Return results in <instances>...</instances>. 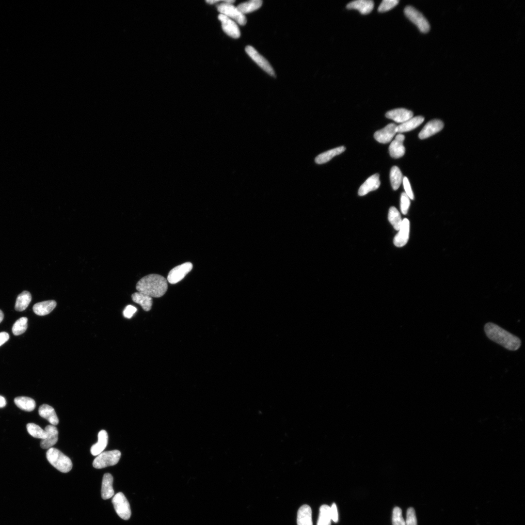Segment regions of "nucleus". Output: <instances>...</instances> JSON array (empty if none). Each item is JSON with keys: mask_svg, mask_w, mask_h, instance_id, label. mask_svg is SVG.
Instances as JSON below:
<instances>
[{"mask_svg": "<svg viewBox=\"0 0 525 525\" xmlns=\"http://www.w3.org/2000/svg\"><path fill=\"white\" fill-rule=\"evenodd\" d=\"M484 331L490 339L510 351H516L521 346V341L518 337L493 323L486 324Z\"/></svg>", "mask_w": 525, "mask_h": 525, "instance_id": "f257e3e1", "label": "nucleus"}, {"mask_svg": "<svg viewBox=\"0 0 525 525\" xmlns=\"http://www.w3.org/2000/svg\"><path fill=\"white\" fill-rule=\"evenodd\" d=\"M136 288L138 292L152 298H159L163 296L167 290V281L161 275L150 274L139 280Z\"/></svg>", "mask_w": 525, "mask_h": 525, "instance_id": "f03ea898", "label": "nucleus"}, {"mask_svg": "<svg viewBox=\"0 0 525 525\" xmlns=\"http://www.w3.org/2000/svg\"><path fill=\"white\" fill-rule=\"evenodd\" d=\"M47 458L49 463L61 472H70L73 467L71 459L59 450L51 447L47 452Z\"/></svg>", "mask_w": 525, "mask_h": 525, "instance_id": "7ed1b4c3", "label": "nucleus"}, {"mask_svg": "<svg viewBox=\"0 0 525 525\" xmlns=\"http://www.w3.org/2000/svg\"><path fill=\"white\" fill-rule=\"evenodd\" d=\"M121 456L119 450H114L103 452L95 459L93 466L96 469H102L117 464Z\"/></svg>", "mask_w": 525, "mask_h": 525, "instance_id": "20e7f679", "label": "nucleus"}, {"mask_svg": "<svg viewBox=\"0 0 525 525\" xmlns=\"http://www.w3.org/2000/svg\"><path fill=\"white\" fill-rule=\"evenodd\" d=\"M217 8L221 15L234 20L241 26L246 25L247 22L246 16L233 4L227 3L226 1H223Z\"/></svg>", "mask_w": 525, "mask_h": 525, "instance_id": "39448f33", "label": "nucleus"}, {"mask_svg": "<svg viewBox=\"0 0 525 525\" xmlns=\"http://www.w3.org/2000/svg\"><path fill=\"white\" fill-rule=\"evenodd\" d=\"M406 17L423 33H428L430 30V25L425 16L418 11L412 6L407 7L404 10Z\"/></svg>", "mask_w": 525, "mask_h": 525, "instance_id": "423d86ee", "label": "nucleus"}, {"mask_svg": "<svg viewBox=\"0 0 525 525\" xmlns=\"http://www.w3.org/2000/svg\"><path fill=\"white\" fill-rule=\"evenodd\" d=\"M116 512L122 519L128 520L131 514L130 505L125 495L121 492L116 494L112 499Z\"/></svg>", "mask_w": 525, "mask_h": 525, "instance_id": "0eeeda50", "label": "nucleus"}, {"mask_svg": "<svg viewBox=\"0 0 525 525\" xmlns=\"http://www.w3.org/2000/svg\"><path fill=\"white\" fill-rule=\"evenodd\" d=\"M245 51L248 56L264 71L272 77H275V71L270 63L252 46H247Z\"/></svg>", "mask_w": 525, "mask_h": 525, "instance_id": "6e6552de", "label": "nucleus"}, {"mask_svg": "<svg viewBox=\"0 0 525 525\" xmlns=\"http://www.w3.org/2000/svg\"><path fill=\"white\" fill-rule=\"evenodd\" d=\"M192 269L193 265L191 262H187L174 268L168 275V282L171 284L178 283L183 280Z\"/></svg>", "mask_w": 525, "mask_h": 525, "instance_id": "1a4fd4ad", "label": "nucleus"}, {"mask_svg": "<svg viewBox=\"0 0 525 525\" xmlns=\"http://www.w3.org/2000/svg\"><path fill=\"white\" fill-rule=\"evenodd\" d=\"M219 19L222 23L223 30L227 35L234 39L240 38V31L235 21L221 14Z\"/></svg>", "mask_w": 525, "mask_h": 525, "instance_id": "9d476101", "label": "nucleus"}, {"mask_svg": "<svg viewBox=\"0 0 525 525\" xmlns=\"http://www.w3.org/2000/svg\"><path fill=\"white\" fill-rule=\"evenodd\" d=\"M397 133V126L390 124L383 129L377 131L374 135L375 139L382 143L390 142Z\"/></svg>", "mask_w": 525, "mask_h": 525, "instance_id": "9b49d317", "label": "nucleus"}, {"mask_svg": "<svg viewBox=\"0 0 525 525\" xmlns=\"http://www.w3.org/2000/svg\"><path fill=\"white\" fill-rule=\"evenodd\" d=\"M444 126L443 122L440 120H431L425 125L419 133V137L421 139L428 138L440 131Z\"/></svg>", "mask_w": 525, "mask_h": 525, "instance_id": "f8f14e48", "label": "nucleus"}, {"mask_svg": "<svg viewBox=\"0 0 525 525\" xmlns=\"http://www.w3.org/2000/svg\"><path fill=\"white\" fill-rule=\"evenodd\" d=\"M410 231V221L405 219L402 221L399 232L394 239V244L397 247H402L406 245L409 239Z\"/></svg>", "mask_w": 525, "mask_h": 525, "instance_id": "ddd939ff", "label": "nucleus"}, {"mask_svg": "<svg viewBox=\"0 0 525 525\" xmlns=\"http://www.w3.org/2000/svg\"><path fill=\"white\" fill-rule=\"evenodd\" d=\"M405 139L404 135L399 134L392 142L389 147V152L392 157L398 159L405 155V147L403 145Z\"/></svg>", "mask_w": 525, "mask_h": 525, "instance_id": "4468645a", "label": "nucleus"}, {"mask_svg": "<svg viewBox=\"0 0 525 525\" xmlns=\"http://www.w3.org/2000/svg\"><path fill=\"white\" fill-rule=\"evenodd\" d=\"M387 118L393 120L399 123H403L414 116V113L404 108L396 109L391 110L386 114Z\"/></svg>", "mask_w": 525, "mask_h": 525, "instance_id": "2eb2a0df", "label": "nucleus"}, {"mask_svg": "<svg viewBox=\"0 0 525 525\" xmlns=\"http://www.w3.org/2000/svg\"><path fill=\"white\" fill-rule=\"evenodd\" d=\"M374 8V3L371 0H357L349 3L347 8L349 10H356L363 15L371 13Z\"/></svg>", "mask_w": 525, "mask_h": 525, "instance_id": "dca6fc26", "label": "nucleus"}, {"mask_svg": "<svg viewBox=\"0 0 525 525\" xmlns=\"http://www.w3.org/2000/svg\"><path fill=\"white\" fill-rule=\"evenodd\" d=\"M45 431L47 433V437L45 439L42 440L40 445L43 449H49L57 443L59 432L57 428L53 425L46 427Z\"/></svg>", "mask_w": 525, "mask_h": 525, "instance_id": "f3484780", "label": "nucleus"}, {"mask_svg": "<svg viewBox=\"0 0 525 525\" xmlns=\"http://www.w3.org/2000/svg\"><path fill=\"white\" fill-rule=\"evenodd\" d=\"M381 186L380 175L376 174L369 177L360 187L359 195L364 196L369 192L378 190Z\"/></svg>", "mask_w": 525, "mask_h": 525, "instance_id": "a211bd4d", "label": "nucleus"}, {"mask_svg": "<svg viewBox=\"0 0 525 525\" xmlns=\"http://www.w3.org/2000/svg\"><path fill=\"white\" fill-rule=\"evenodd\" d=\"M113 478L109 473L104 474L102 483L101 495L103 499L111 498L114 494L113 489Z\"/></svg>", "mask_w": 525, "mask_h": 525, "instance_id": "6ab92c4d", "label": "nucleus"}, {"mask_svg": "<svg viewBox=\"0 0 525 525\" xmlns=\"http://www.w3.org/2000/svg\"><path fill=\"white\" fill-rule=\"evenodd\" d=\"M298 525H313L312 509L307 505H303L300 508L297 513Z\"/></svg>", "mask_w": 525, "mask_h": 525, "instance_id": "aec40b11", "label": "nucleus"}, {"mask_svg": "<svg viewBox=\"0 0 525 525\" xmlns=\"http://www.w3.org/2000/svg\"><path fill=\"white\" fill-rule=\"evenodd\" d=\"M98 442L94 445L91 448V454L97 456L103 452L108 443V434L106 431L101 430L98 435Z\"/></svg>", "mask_w": 525, "mask_h": 525, "instance_id": "412c9836", "label": "nucleus"}, {"mask_svg": "<svg viewBox=\"0 0 525 525\" xmlns=\"http://www.w3.org/2000/svg\"><path fill=\"white\" fill-rule=\"evenodd\" d=\"M39 414L42 417L47 420L53 426L57 425L59 423V420L55 410L48 405H42L39 408Z\"/></svg>", "mask_w": 525, "mask_h": 525, "instance_id": "4be33fe9", "label": "nucleus"}, {"mask_svg": "<svg viewBox=\"0 0 525 525\" xmlns=\"http://www.w3.org/2000/svg\"><path fill=\"white\" fill-rule=\"evenodd\" d=\"M57 302L54 300H49L35 304L33 310L39 316H45L50 314L56 307Z\"/></svg>", "mask_w": 525, "mask_h": 525, "instance_id": "5701e85b", "label": "nucleus"}, {"mask_svg": "<svg viewBox=\"0 0 525 525\" xmlns=\"http://www.w3.org/2000/svg\"><path fill=\"white\" fill-rule=\"evenodd\" d=\"M424 119V118L421 116L413 117L397 126V132L403 133L411 131L422 124Z\"/></svg>", "mask_w": 525, "mask_h": 525, "instance_id": "b1692460", "label": "nucleus"}, {"mask_svg": "<svg viewBox=\"0 0 525 525\" xmlns=\"http://www.w3.org/2000/svg\"><path fill=\"white\" fill-rule=\"evenodd\" d=\"M346 150L343 146L336 147L318 155L315 158V162L321 164L330 161L333 158L343 153Z\"/></svg>", "mask_w": 525, "mask_h": 525, "instance_id": "393cba45", "label": "nucleus"}, {"mask_svg": "<svg viewBox=\"0 0 525 525\" xmlns=\"http://www.w3.org/2000/svg\"><path fill=\"white\" fill-rule=\"evenodd\" d=\"M131 298L133 301L140 304L144 311H149L151 310L153 303L152 297L144 293L137 292L133 293Z\"/></svg>", "mask_w": 525, "mask_h": 525, "instance_id": "a878e982", "label": "nucleus"}, {"mask_svg": "<svg viewBox=\"0 0 525 525\" xmlns=\"http://www.w3.org/2000/svg\"><path fill=\"white\" fill-rule=\"evenodd\" d=\"M15 403L21 410L31 412L36 408L35 400L28 397H21L15 398Z\"/></svg>", "mask_w": 525, "mask_h": 525, "instance_id": "bb28decb", "label": "nucleus"}, {"mask_svg": "<svg viewBox=\"0 0 525 525\" xmlns=\"http://www.w3.org/2000/svg\"><path fill=\"white\" fill-rule=\"evenodd\" d=\"M263 4L261 0H252L240 4L237 7L244 15L253 13L260 9Z\"/></svg>", "mask_w": 525, "mask_h": 525, "instance_id": "cd10ccee", "label": "nucleus"}, {"mask_svg": "<svg viewBox=\"0 0 525 525\" xmlns=\"http://www.w3.org/2000/svg\"><path fill=\"white\" fill-rule=\"evenodd\" d=\"M32 300L31 293L28 291H24L17 298L15 308L18 311L25 310L29 305Z\"/></svg>", "mask_w": 525, "mask_h": 525, "instance_id": "c85d7f7f", "label": "nucleus"}, {"mask_svg": "<svg viewBox=\"0 0 525 525\" xmlns=\"http://www.w3.org/2000/svg\"><path fill=\"white\" fill-rule=\"evenodd\" d=\"M403 175L400 169L396 166L393 167L390 172V180L393 189L398 190L403 182Z\"/></svg>", "mask_w": 525, "mask_h": 525, "instance_id": "c756f323", "label": "nucleus"}, {"mask_svg": "<svg viewBox=\"0 0 525 525\" xmlns=\"http://www.w3.org/2000/svg\"><path fill=\"white\" fill-rule=\"evenodd\" d=\"M332 518L330 507L323 505L319 508V513L317 525H331Z\"/></svg>", "mask_w": 525, "mask_h": 525, "instance_id": "7c9ffc66", "label": "nucleus"}, {"mask_svg": "<svg viewBox=\"0 0 525 525\" xmlns=\"http://www.w3.org/2000/svg\"><path fill=\"white\" fill-rule=\"evenodd\" d=\"M388 219L394 228L399 231L402 225V220L399 211L395 207H392L390 208Z\"/></svg>", "mask_w": 525, "mask_h": 525, "instance_id": "2f4dec72", "label": "nucleus"}, {"mask_svg": "<svg viewBox=\"0 0 525 525\" xmlns=\"http://www.w3.org/2000/svg\"><path fill=\"white\" fill-rule=\"evenodd\" d=\"M27 430L29 434L34 438L44 440L47 437V433L45 430L35 424H28Z\"/></svg>", "mask_w": 525, "mask_h": 525, "instance_id": "473e14b6", "label": "nucleus"}, {"mask_svg": "<svg viewBox=\"0 0 525 525\" xmlns=\"http://www.w3.org/2000/svg\"><path fill=\"white\" fill-rule=\"evenodd\" d=\"M28 319L23 317L18 319L14 324L13 332L15 335H19L24 333L28 328Z\"/></svg>", "mask_w": 525, "mask_h": 525, "instance_id": "72a5a7b5", "label": "nucleus"}, {"mask_svg": "<svg viewBox=\"0 0 525 525\" xmlns=\"http://www.w3.org/2000/svg\"><path fill=\"white\" fill-rule=\"evenodd\" d=\"M392 522L393 525H406L401 508L396 507L393 510Z\"/></svg>", "mask_w": 525, "mask_h": 525, "instance_id": "f704fd0d", "label": "nucleus"}, {"mask_svg": "<svg viewBox=\"0 0 525 525\" xmlns=\"http://www.w3.org/2000/svg\"><path fill=\"white\" fill-rule=\"evenodd\" d=\"M398 0H384L379 8L380 13L388 12L398 5L399 3Z\"/></svg>", "mask_w": 525, "mask_h": 525, "instance_id": "c9c22d12", "label": "nucleus"}, {"mask_svg": "<svg viewBox=\"0 0 525 525\" xmlns=\"http://www.w3.org/2000/svg\"><path fill=\"white\" fill-rule=\"evenodd\" d=\"M406 525H417V521L414 509L410 508L407 512Z\"/></svg>", "mask_w": 525, "mask_h": 525, "instance_id": "e433bc0d", "label": "nucleus"}, {"mask_svg": "<svg viewBox=\"0 0 525 525\" xmlns=\"http://www.w3.org/2000/svg\"><path fill=\"white\" fill-rule=\"evenodd\" d=\"M411 205L410 199L405 193H403L401 197V210L404 215L408 213Z\"/></svg>", "mask_w": 525, "mask_h": 525, "instance_id": "4c0bfd02", "label": "nucleus"}, {"mask_svg": "<svg viewBox=\"0 0 525 525\" xmlns=\"http://www.w3.org/2000/svg\"><path fill=\"white\" fill-rule=\"evenodd\" d=\"M403 183L404 188L405 191V193L408 196L411 200H414V196L413 191L412 190L411 186L409 179L405 177L403 179Z\"/></svg>", "mask_w": 525, "mask_h": 525, "instance_id": "58836bf2", "label": "nucleus"}, {"mask_svg": "<svg viewBox=\"0 0 525 525\" xmlns=\"http://www.w3.org/2000/svg\"><path fill=\"white\" fill-rule=\"evenodd\" d=\"M137 309L134 306L129 305H127L124 310L123 315L126 318H130L133 317Z\"/></svg>", "mask_w": 525, "mask_h": 525, "instance_id": "ea45409f", "label": "nucleus"}, {"mask_svg": "<svg viewBox=\"0 0 525 525\" xmlns=\"http://www.w3.org/2000/svg\"><path fill=\"white\" fill-rule=\"evenodd\" d=\"M330 513L332 520L335 523H337L338 520V513L336 505L334 503H333L331 507H330Z\"/></svg>", "mask_w": 525, "mask_h": 525, "instance_id": "a19ab883", "label": "nucleus"}, {"mask_svg": "<svg viewBox=\"0 0 525 525\" xmlns=\"http://www.w3.org/2000/svg\"><path fill=\"white\" fill-rule=\"evenodd\" d=\"M10 335L8 333L5 332L0 333V346L8 341Z\"/></svg>", "mask_w": 525, "mask_h": 525, "instance_id": "79ce46f5", "label": "nucleus"}, {"mask_svg": "<svg viewBox=\"0 0 525 525\" xmlns=\"http://www.w3.org/2000/svg\"><path fill=\"white\" fill-rule=\"evenodd\" d=\"M6 405L7 401L6 399L4 397L0 396V408L5 407Z\"/></svg>", "mask_w": 525, "mask_h": 525, "instance_id": "37998d69", "label": "nucleus"}, {"mask_svg": "<svg viewBox=\"0 0 525 525\" xmlns=\"http://www.w3.org/2000/svg\"><path fill=\"white\" fill-rule=\"evenodd\" d=\"M4 313L1 310H0V323H1L4 319Z\"/></svg>", "mask_w": 525, "mask_h": 525, "instance_id": "c03bdc74", "label": "nucleus"}]
</instances>
